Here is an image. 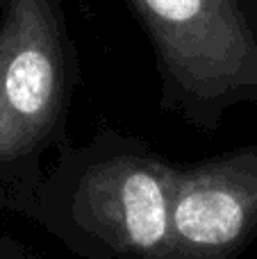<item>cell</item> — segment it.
I'll return each mask as SVG.
<instances>
[{
	"mask_svg": "<svg viewBox=\"0 0 257 259\" xmlns=\"http://www.w3.org/2000/svg\"><path fill=\"white\" fill-rule=\"evenodd\" d=\"M0 259H39L12 237H0Z\"/></svg>",
	"mask_w": 257,
	"mask_h": 259,
	"instance_id": "obj_5",
	"label": "cell"
},
{
	"mask_svg": "<svg viewBox=\"0 0 257 259\" xmlns=\"http://www.w3.org/2000/svg\"><path fill=\"white\" fill-rule=\"evenodd\" d=\"M80 55L62 0H0V209L14 211L68 143Z\"/></svg>",
	"mask_w": 257,
	"mask_h": 259,
	"instance_id": "obj_2",
	"label": "cell"
},
{
	"mask_svg": "<svg viewBox=\"0 0 257 259\" xmlns=\"http://www.w3.org/2000/svg\"><path fill=\"white\" fill-rule=\"evenodd\" d=\"M257 230V148L176 168L159 259H235Z\"/></svg>",
	"mask_w": 257,
	"mask_h": 259,
	"instance_id": "obj_4",
	"label": "cell"
},
{
	"mask_svg": "<svg viewBox=\"0 0 257 259\" xmlns=\"http://www.w3.org/2000/svg\"><path fill=\"white\" fill-rule=\"evenodd\" d=\"M241 5H244L246 14H248V18L253 21V25L257 30V0H241Z\"/></svg>",
	"mask_w": 257,
	"mask_h": 259,
	"instance_id": "obj_6",
	"label": "cell"
},
{
	"mask_svg": "<svg viewBox=\"0 0 257 259\" xmlns=\"http://www.w3.org/2000/svg\"><path fill=\"white\" fill-rule=\"evenodd\" d=\"M176 168L148 141L103 127L84 146L64 143L14 214L84 259H159Z\"/></svg>",
	"mask_w": 257,
	"mask_h": 259,
	"instance_id": "obj_1",
	"label": "cell"
},
{
	"mask_svg": "<svg viewBox=\"0 0 257 259\" xmlns=\"http://www.w3.org/2000/svg\"><path fill=\"white\" fill-rule=\"evenodd\" d=\"M148 36L164 112L214 132L221 114L257 100V30L241 0H125Z\"/></svg>",
	"mask_w": 257,
	"mask_h": 259,
	"instance_id": "obj_3",
	"label": "cell"
}]
</instances>
